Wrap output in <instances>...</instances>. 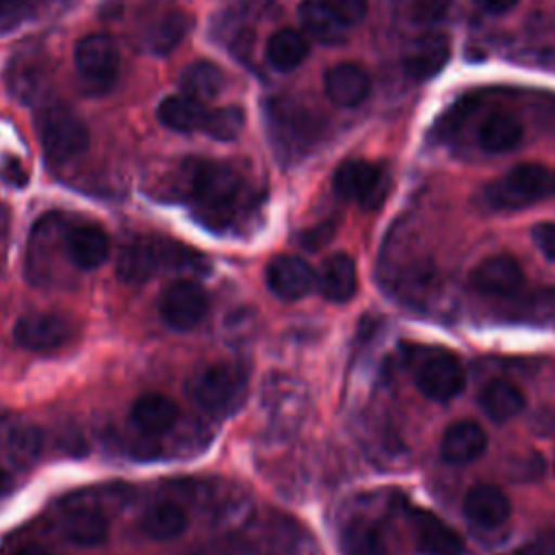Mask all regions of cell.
<instances>
[{
	"mask_svg": "<svg viewBox=\"0 0 555 555\" xmlns=\"http://www.w3.org/2000/svg\"><path fill=\"white\" fill-rule=\"evenodd\" d=\"M555 195V169L520 163L486 186V202L496 210H516Z\"/></svg>",
	"mask_w": 555,
	"mask_h": 555,
	"instance_id": "6da1fadb",
	"label": "cell"
},
{
	"mask_svg": "<svg viewBox=\"0 0 555 555\" xmlns=\"http://www.w3.org/2000/svg\"><path fill=\"white\" fill-rule=\"evenodd\" d=\"M245 373L230 362L210 364L189 379V395L210 414H228L236 410L245 399Z\"/></svg>",
	"mask_w": 555,
	"mask_h": 555,
	"instance_id": "7a4b0ae2",
	"label": "cell"
},
{
	"mask_svg": "<svg viewBox=\"0 0 555 555\" xmlns=\"http://www.w3.org/2000/svg\"><path fill=\"white\" fill-rule=\"evenodd\" d=\"M191 195L206 212L225 215L238 204L243 180L230 165L195 160L191 163Z\"/></svg>",
	"mask_w": 555,
	"mask_h": 555,
	"instance_id": "3957f363",
	"label": "cell"
},
{
	"mask_svg": "<svg viewBox=\"0 0 555 555\" xmlns=\"http://www.w3.org/2000/svg\"><path fill=\"white\" fill-rule=\"evenodd\" d=\"M39 137L46 154L54 163H67L89 147V130L82 117L63 104L41 111Z\"/></svg>",
	"mask_w": 555,
	"mask_h": 555,
	"instance_id": "277c9868",
	"label": "cell"
},
{
	"mask_svg": "<svg viewBox=\"0 0 555 555\" xmlns=\"http://www.w3.org/2000/svg\"><path fill=\"white\" fill-rule=\"evenodd\" d=\"M412 375L418 390L434 401L453 399L466 384L462 362L447 349H421L412 360Z\"/></svg>",
	"mask_w": 555,
	"mask_h": 555,
	"instance_id": "5b68a950",
	"label": "cell"
},
{
	"mask_svg": "<svg viewBox=\"0 0 555 555\" xmlns=\"http://www.w3.org/2000/svg\"><path fill=\"white\" fill-rule=\"evenodd\" d=\"M160 319L178 332L199 325L208 312V297L193 280H176L158 297Z\"/></svg>",
	"mask_w": 555,
	"mask_h": 555,
	"instance_id": "8992f818",
	"label": "cell"
},
{
	"mask_svg": "<svg viewBox=\"0 0 555 555\" xmlns=\"http://www.w3.org/2000/svg\"><path fill=\"white\" fill-rule=\"evenodd\" d=\"M72 321L59 312H28L13 325L15 343L26 351H54L72 338Z\"/></svg>",
	"mask_w": 555,
	"mask_h": 555,
	"instance_id": "52a82bcc",
	"label": "cell"
},
{
	"mask_svg": "<svg viewBox=\"0 0 555 555\" xmlns=\"http://www.w3.org/2000/svg\"><path fill=\"white\" fill-rule=\"evenodd\" d=\"M74 63L78 74L91 85L106 87L119 69V52L115 41L104 33H91L78 39L74 48Z\"/></svg>",
	"mask_w": 555,
	"mask_h": 555,
	"instance_id": "ba28073f",
	"label": "cell"
},
{
	"mask_svg": "<svg viewBox=\"0 0 555 555\" xmlns=\"http://www.w3.org/2000/svg\"><path fill=\"white\" fill-rule=\"evenodd\" d=\"M334 191L340 197L356 199L371 208L386 195V176L369 160H345L334 171Z\"/></svg>",
	"mask_w": 555,
	"mask_h": 555,
	"instance_id": "9c48e42d",
	"label": "cell"
},
{
	"mask_svg": "<svg viewBox=\"0 0 555 555\" xmlns=\"http://www.w3.org/2000/svg\"><path fill=\"white\" fill-rule=\"evenodd\" d=\"M314 282L317 275L312 267L299 256L282 254L267 264V286L284 301L306 297L314 288Z\"/></svg>",
	"mask_w": 555,
	"mask_h": 555,
	"instance_id": "30bf717a",
	"label": "cell"
},
{
	"mask_svg": "<svg viewBox=\"0 0 555 555\" xmlns=\"http://www.w3.org/2000/svg\"><path fill=\"white\" fill-rule=\"evenodd\" d=\"M522 284V269L516 258L496 254L488 256L470 271V286L483 295L507 297Z\"/></svg>",
	"mask_w": 555,
	"mask_h": 555,
	"instance_id": "8fae6325",
	"label": "cell"
},
{
	"mask_svg": "<svg viewBox=\"0 0 555 555\" xmlns=\"http://www.w3.org/2000/svg\"><path fill=\"white\" fill-rule=\"evenodd\" d=\"M451 43L444 33L429 30L416 37L405 54H403V69L414 80H425L436 76L449 61Z\"/></svg>",
	"mask_w": 555,
	"mask_h": 555,
	"instance_id": "7c38bea8",
	"label": "cell"
},
{
	"mask_svg": "<svg viewBox=\"0 0 555 555\" xmlns=\"http://www.w3.org/2000/svg\"><path fill=\"white\" fill-rule=\"evenodd\" d=\"M410 520L416 544L425 555H460L464 551L462 535L431 509L416 507Z\"/></svg>",
	"mask_w": 555,
	"mask_h": 555,
	"instance_id": "4fadbf2b",
	"label": "cell"
},
{
	"mask_svg": "<svg viewBox=\"0 0 555 555\" xmlns=\"http://www.w3.org/2000/svg\"><path fill=\"white\" fill-rule=\"evenodd\" d=\"M462 509H464V516L473 525L483 527V529L501 527L512 514V505H509V499L505 496V492L490 483L473 486L464 496Z\"/></svg>",
	"mask_w": 555,
	"mask_h": 555,
	"instance_id": "5bb4252c",
	"label": "cell"
},
{
	"mask_svg": "<svg viewBox=\"0 0 555 555\" xmlns=\"http://www.w3.org/2000/svg\"><path fill=\"white\" fill-rule=\"evenodd\" d=\"M488 438L477 421L464 418L447 427L440 440V455L449 464H468L486 451Z\"/></svg>",
	"mask_w": 555,
	"mask_h": 555,
	"instance_id": "9a60e30c",
	"label": "cell"
},
{
	"mask_svg": "<svg viewBox=\"0 0 555 555\" xmlns=\"http://www.w3.org/2000/svg\"><path fill=\"white\" fill-rule=\"evenodd\" d=\"M325 93L338 106H358L371 91L369 74L356 63H338L325 72Z\"/></svg>",
	"mask_w": 555,
	"mask_h": 555,
	"instance_id": "2e32d148",
	"label": "cell"
},
{
	"mask_svg": "<svg viewBox=\"0 0 555 555\" xmlns=\"http://www.w3.org/2000/svg\"><path fill=\"white\" fill-rule=\"evenodd\" d=\"M111 251L108 234L98 225H76L67 234V254L78 269H98Z\"/></svg>",
	"mask_w": 555,
	"mask_h": 555,
	"instance_id": "e0dca14e",
	"label": "cell"
},
{
	"mask_svg": "<svg viewBox=\"0 0 555 555\" xmlns=\"http://www.w3.org/2000/svg\"><path fill=\"white\" fill-rule=\"evenodd\" d=\"M193 17L186 11L173 9L158 15L143 33L141 46L150 54H169L191 30Z\"/></svg>",
	"mask_w": 555,
	"mask_h": 555,
	"instance_id": "ac0fdd59",
	"label": "cell"
},
{
	"mask_svg": "<svg viewBox=\"0 0 555 555\" xmlns=\"http://www.w3.org/2000/svg\"><path fill=\"white\" fill-rule=\"evenodd\" d=\"M319 291L325 299L345 304L349 301L358 291V273L356 262L349 254H334L330 256L319 273Z\"/></svg>",
	"mask_w": 555,
	"mask_h": 555,
	"instance_id": "d6986e66",
	"label": "cell"
},
{
	"mask_svg": "<svg viewBox=\"0 0 555 555\" xmlns=\"http://www.w3.org/2000/svg\"><path fill=\"white\" fill-rule=\"evenodd\" d=\"M130 416H132V423L141 431H145L150 436H158V434L169 431L176 425L180 410H178L176 401H171L169 397L158 395V392H147V395H141L132 403Z\"/></svg>",
	"mask_w": 555,
	"mask_h": 555,
	"instance_id": "ffe728a7",
	"label": "cell"
},
{
	"mask_svg": "<svg viewBox=\"0 0 555 555\" xmlns=\"http://www.w3.org/2000/svg\"><path fill=\"white\" fill-rule=\"evenodd\" d=\"M163 251L165 249L156 241H147V238H139L126 245L117 262V275L128 284L145 282L158 271Z\"/></svg>",
	"mask_w": 555,
	"mask_h": 555,
	"instance_id": "44dd1931",
	"label": "cell"
},
{
	"mask_svg": "<svg viewBox=\"0 0 555 555\" xmlns=\"http://www.w3.org/2000/svg\"><path fill=\"white\" fill-rule=\"evenodd\" d=\"M206 115H208V108L204 106V102L193 100L184 93L167 95L156 108L158 121L176 132H195V130L202 132Z\"/></svg>",
	"mask_w": 555,
	"mask_h": 555,
	"instance_id": "7402d4cb",
	"label": "cell"
},
{
	"mask_svg": "<svg viewBox=\"0 0 555 555\" xmlns=\"http://www.w3.org/2000/svg\"><path fill=\"white\" fill-rule=\"evenodd\" d=\"M481 410L496 423H505L522 412L525 395L518 386L505 379L488 382L479 392Z\"/></svg>",
	"mask_w": 555,
	"mask_h": 555,
	"instance_id": "603a6c76",
	"label": "cell"
},
{
	"mask_svg": "<svg viewBox=\"0 0 555 555\" xmlns=\"http://www.w3.org/2000/svg\"><path fill=\"white\" fill-rule=\"evenodd\" d=\"M61 531L80 546H95L106 540L108 522L104 514L93 507H74L63 514Z\"/></svg>",
	"mask_w": 555,
	"mask_h": 555,
	"instance_id": "cb8c5ba5",
	"label": "cell"
},
{
	"mask_svg": "<svg viewBox=\"0 0 555 555\" xmlns=\"http://www.w3.org/2000/svg\"><path fill=\"white\" fill-rule=\"evenodd\" d=\"M522 139L520 121L507 111L490 113L479 126V145L486 152H507L514 150Z\"/></svg>",
	"mask_w": 555,
	"mask_h": 555,
	"instance_id": "d4e9b609",
	"label": "cell"
},
{
	"mask_svg": "<svg viewBox=\"0 0 555 555\" xmlns=\"http://www.w3.org/2000/svg\"><path fill=\"white\" fill-rule=\"evenodd\" d=\"M299 22L304 30L321 43L345 41L347 26L327 9L323 0H304L299 4Z\"/></svg>",
	"mask_w": 555,
	"mask_h": 555,
	"instance_id": "484cf974",
	"label": "cell"
},
{
	"mask_svg": "<svg viewBox=\"0 0 555 555\" xmlns=\"http://www.w3.org/2000/svg\"><path fill=\"white\" fill-rule=\"evenodd\" d=\"M308 56V35L297 28H280L267 41V61L280 69L291 72Z\"/></svg>",
	"mask_w": 555,
	"mask_h": 555,
	"instance_id": "4316f807",
	"label": "cell"
},
{
	"mask_svg": "<svg viewBox=\"0 0 555 555\" xmlns=\"http://www.w3.org/2000/svg\"><path fill=\"white\" fill-rule=\"evenodd\" d=\"M189 525L186 512L173 501H160L147 507L141 520V529L152 540H173L184 533Z\"/></svg>",
	"mask_w": 555,
	"mask_h": 555,
	"instance_id": "83f0119b",
	"label": "cell"
},
{
	"mask_svg": "<svg viewBox=\"0 0 555 555\" xmlns=\"http://www.w3.org/2000/svg\"><path fill=\"white\" fill-rule=\"evenodd\" d=\"M223 72L212 61H193L180 76V91L193 100L206 102L221 93Z\"/></svg>",
	"mask_w": 555,
	"mask_h": 555,
	"instance_id": "f1b7e54d",
	"label": "cell"
},
{
	"mask_svg": "<svg viewBox=\"0 0 555 555\" xmlns=\"http://www.w3.org/2000/svg\"><path fill=\"white\" fill-rule=\"evenodd\" d=\"M340 546L345 555H384L382 531L371 520H351L340 535Z\"/></svg>",
	"mask_w": 555,
	"mask_h": 555,
	"instance_id": "f546056e",
	"label": "cell"
},
{
	"mask_svg": "<svg viewBox=\"0 0 555 555\" xmlns=\"http://www.w3.org/2000/svg\"><path fill=\"white\" fill-rule=\"evenodd\" d=\"M2 442L15 462H33L41 453L43 431L33 423H11Z\"/></svg>",
	"mask_w": 555,
	"mask_h": 555,
	"instance_id": "4dcf8cb0",
	"label": "cell"
},
{
	"mask_svg": "<svg viewBox=\"0 0 555 555\" xmlns=\"http://www.w3.org/2000/svg\"><path fill=\"white\" fill-rule=\"evenodd\" d=\"M9 91L22 102H33L43 91V69L35 61H13L7 69Z\"/></svg>",
	"mask_w": 555,
	"mask_h": 555,
	"instance_id": "1f68e13d",
	"label": "cell"
},
{
	"mask_svg": "<svg viewBox=\"0 0 555 555\" xmlns=\"http://www.w3.org/2000/svg\"><path fill=\"white\" fill-rule=\"evenodd\" d=\"M245 126V113L241 106H221L208 108L202 132L215 141H232L241 134Z\"/></svg>",
	"mask_w": 555,
	"mask_h": 555,
	"instance_id": "d6a6232c",
	"label": "cell"
},
{
	"mask_svg": "<svg viewBox=\"0 0 555 555\" xmlns=\"http://www.w3.org/2000/svg\"><path fill=\"white\" fill-rule=\"evenodd\" d=\"M451 9V0H412L410 17L414 24L434 26L447 17Z\"/></svg>",
	"mask_w": 555,
	"mask_h": 555,
	"instance_id": "836d02e7",
	"label": "cell"
},
{
	"mask_svg": "<svg viewBox=\"0 0 555 555\" xmlns=\"http://www.w3.org/2000/svg\"><path fill=\"white\" fill-rule=\"evenodd\" d=\"M327 4V9L349 28L358 22L364 20L366 15V0H323Z\"/></svg>",
	"mask_w": 555,
	"mask_h": 555,
	"instance_id": "e575fe53",
	"label": "cell"
},
{
	"mask_svg": "<svg viewBox=\"0 0 555 555\" xmlns=\"http://www.w3.org/2000/svg\"><path fill=\"white\" fill-rule=\"evenodd\" d=\"M531 236H533L535 245L540 247V251L555 262V223L553 221L535 223L531 230Z\"/></svg>",
	"mask_w": 555,
	"mask_h": 555,
	"instance_id": "d590c367",
	"label": "cell"
},
{
	"mask_svg": "<svg viewBox=\"0 0 555 555\" xmlns=\"http://www.w3.org/2000/svg\"><path fill=\"white\" fill-rule=\"evenodd\" d=\"M24 17L22 0H0V35L13 30Z\"/></svg>",
	"mask_w": 555,
	"mask_h": 555,
	"instance_id": "8d00e7d4",
	"label": "cell"
},
{
	"mask_svg": "<svg viewBox=\"0 0 555 555\" xmlns=\"http://www.w3.org/2000/svg\"><path fill=\"white\" fill-rule=\"evenodd\" d=\"M514 555H555V542L553 540H535V542L520 546Z\"/></svg>",
	"mask_w": 555,
	"mask_h": 555,
	"instance_id": "74e56055",
	"label": "cell"
},
{
	"mask_svg": "<svg viewBox=\"0 0 555 555\" xmlns=\"http://www.w3.org/2000/svg\"><path fill=\"white\" fill-rule=\"evenodd\" d=\"M518 0H477V4L490 13H505L509 11Z\"/></svg>",
	"mask_w": 555,
	"mask_h": 555,
	"instance_id": "f35d334b",
	"label": "cell"
},
{
	"mask_svg": "<svg viewBox=\"0 0 555 555\" xmlns=\"http://www.w3.org/2000/svg\"><path fill=\"white\" fill-rule=\"evenodd\" d=\"M9 555H48V551L43 546H39V544H24V546L11 551Z\"/></svg>",
	"mask_w": 555,
	"mask_h": 555,
	"instance_id": "ab89813d",
	"label": "cell"
},
{
	"mask_svg": "<svg viewBox=\"0 0 555 555\" xmlns=\"http://www.w3.org/2000/svg\"><path fill=\"white\" fill-rule=\"evenodd\" d=\"M7 488H9V475H7V470L0 464V494H4Z\"/></svg>",
	"mask_w": 555,
	"mask_h": 555,
	"instance_id": "60d3db41",
	"label": "cell"
},
{
	"mask_svg": "<svg viewBox=\"0 0 555 555\" xmlns=\"http://www.w3.org/2000/svg\"><path fill=\"white\" fill-rule=\"evenodd\" d=\"M184 555H206V553H202V551H191V553H184Z\"/></svg>",
	"mask_w": 555,
	"mask_h": 555,
	"instance_id": "b9f144b4",
	"label": "cell"
}]
</instances>
